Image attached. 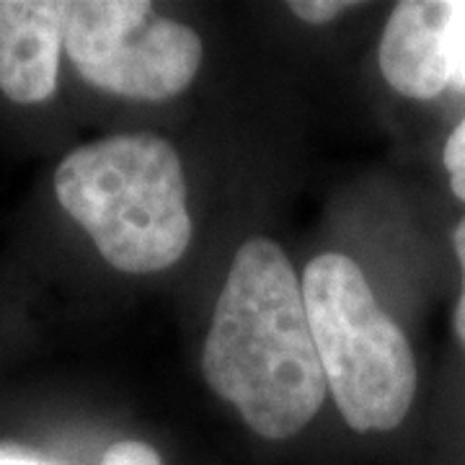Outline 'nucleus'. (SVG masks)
<instances>
[{"instance_id": "obj_1", "label": "nucleus", "mask_w": 465, "mask_h": 465, "mask_svg": "<svg viewBox=\"0 0 465 465\" xmlns=\"http://www.w3.org/2000/svg\"><path fill=\"white\" fill-rule=\"evenodd\" d=\"M202 372L253 432L290 440L326 399V378L302 298L280 243L251 238L232 256L202 349Z\"/></svg>"}, {"instance_id": "obj_2", "label": "nucleus", "mask_w": 465, "mask_h": 465, "mask_svg": "<svg viewBox=\"0 0 465 465\" xmlns=\"http://www.w3.org/2000/svg\"><path fill=\"white\" fill-rule=\"evenodd\" d=\"M54 192L119 272H163L189 249L182 158L161 134H112L75 148L57 166Z\"/></svg>"}, {"instance_id": "obj_3", "label": "nucleus", "mask_w": 465, "mask_h": 465, "mask_svg": "<svg viewBox=\"0 0 465 465\" xmlns=\"http://www.w3.org/2000/svg\"><path fill=\"white\" fill-rule=\"evenodd\" d=\"M302 298L333 403L354 432H391L416 396V362L401 326L344 253L305 266Z\"/></svg>"}, {"instance_id": "obj_4", "label": "nucleus", "mask_w": 465, "mask_h": 465, "mask_svg": "<svg viewBox=\"0 0 465 465\" xmlns=\"http://www.w3.org/2000/svg\"><path fill=\"white\" fill-rule=\"evenodd\" d=\"M65 52L85 84L137 101L183 94L202 65L200 34L145 0H81L67 5Z\"/></svg>"}, {"instance_id": "obj_5", "label": "nucleus", "mask_w": 465, "mask_h": 465, "mask_svg": "<svg viewBox=\"0 0 465 465\" xmlns=\"http://www.w3.org/2000/svg\"><path fill=\"white\" fill-rule=\"evenodd\" d=\"M458 3L403 0L385 24L381 39L382 78L401 96L427 101L452 84L450 26Z\"/></svg>"}, {"instance_id": "obj_6", "label": "nucleus", "mask_w": 465, "mask_h": 465, "mask_svg": "<svg viewBox=\"0 0 465 465\" xmlns=\"http://www.w3.org/2000/svg\"><path fill=\"white\" fill-rule=\"evenodd\" d=\"M67 5L57 0H0V91L39 104L57 91Z\"/></svg>"}, {"instance_id": "obj_7", "label": "nucleus", "mask_w": 465, "mask_h": 465, "mask_svg": "<svg viewBox=\"0 0 465 465\" xmlns=\"http://www.w3.org/2000/svg\"><path fill=\"white\" fill-rule=\"evenodd\" d=\"M442 158H445V168H448L450 189L455 192V197L465 202V116L463 122L450 133Z\"/></svg>"}, {"instance_id": "obj_8", "label": "nucleus", "mask_w": 465, "mask_h": 465, "mask_svg": "<svg viewBox=\"0 0 465 465\" xmlns=\"http://www.w3.org/2000/svg\"><path fill=\"white\" fill-rule=\"evenodd\" d=\"M101 465H163V460L148 442L124 440V442H116L104 452Z\"/></svg>"}, {"instance_id": "obj_9", "label": "nucleus", "mask_w": 465, "mask_h": 465, "mask_svg": "<svg viewBox=\"0 0 465 465\" xmlns=\"http://www.w3.org/2000/svg\"><path fill=\"white\" fill-rule=\"evenodd\" d=\"M287 8L302 21L321 26V24H329L336 16H341L349 8H354V3H347V0H292V3H287Z\"/></svg>"}, {"instance_id": "obj_10", "label": "nucleus", "mask_w": 465, "mask_h": 465, "mask_svg": "<svg viewBox=\"0 0 465 465\" xmlns=\"http://www.w3.org/2000/svg\"><path fill=\"white\" fill-rule=\"evenodd\" d=\"M450 65H452V81L465 85V3H458V11L450 26Z\"/></svg>"}, {"instance_id": "obj_11", "label": "nucleus", "mask_w": 465, "mask_h": 465, "mask_svg": "<svg viewBox=\"0 0 465 465\" xmlns=\"http://www.w3.org/2000/svg\"><path fill=\"white\" fill-rule=\"evenodd\" d=\"M452 246L458 253V262H460V274H463V287H460V298L455 305V333L460 336V341L465 344V217L458 223V228L452 231Z\"/></svg>"}, {"instance_id": "obj_12", "label": "nucleus", "mask_w": 465, "mask_h": 465, "mask_svg": "<svg viewBox=\"0 0 465 465\" xmlns=\"http://www.w3.org/2000/svg\"><path fill=\"white\" fill-rule=\"evenodd\" d=\"M0 465H50L45 460H36L32 455L24 452H0Z\"/></svg>"}]
</instances>
